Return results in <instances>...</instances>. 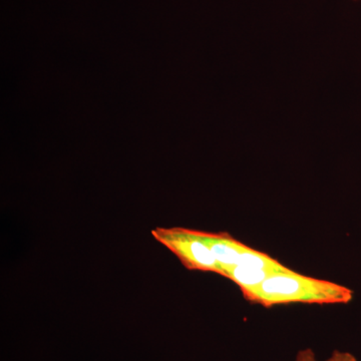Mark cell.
<instances>
[{
  "mask_svg": "<svg viewBox=\"0 0 361 361\" xmlns=\"http://www.w3.org/2000/svg\"><path fill=\"white\" fill-rule=\"evenodd\" d=\"M151 233L156 241L175 254L188 270L212 272L224 276V271L211 249L199 236L198 230L157 227Z\"/></svg>",
  "mask_w": 361,
  "mask_h": 361,
  "instance_id": "obj_2",
  "label": "cell"
},
{
  "mask_svg": "<svg viewBox=\"0 0 361 361\" xmlns=\"http://www.w3.org/2000/svg\"><path fill=\"white\" fill-rule=\"evenodd\" d=\"M294 361H318L312 349L305 348L297 353ZM324 361H357L355 355L349 353L336 350L329 358Z\"/></svg>",
  "mask_w": 361,
  "mask_h": 361,
  "instance_id": "obj_5",
  "label": "cell"
},
{
  "mask_svg": "<svg viewBox=\"0 0 361 361\" xmlns=\"http://www.w3.org/2000/svg\"><path fill=\"white\" fill-rule=\"evenodd\" d=\"M199 236L211 249L216 260L223 271L226 272L234 266L243 263L247 254L251 251L250 247L233 238L229 233H209L198 231Z\"/></svg>",
  "mask_w": 361,
  "mask_h": 361,
  "instance_id": "obj_3",
  "label": "cell"
},
{
  "mask_svg": "<svg viewBox=\"0 0 361 361\" xmlns=\"http://www.w3.org/2000/svg\"><path fill=\"white\" fill-rule=\"evenodd\" d=\"M270 275L273 274L268 271L255 269L246 266H234L227 270L225 277L229 278L234 283L238 285L243 295H246L262 283Z\"/></svg>",
  "mask_w": 361,
  "mask_h": 361,
  "instance_id": "obj_4",
  "label": "cell"
},
{
  "mask_svg": "<svg viewBox=\"0 0 361 361\" xmlns=\"http://www.w3.org/2000/svg\"><path fill=\"white\" fill-rule=\"evenodd\" d=\"M244 297L264 307L295 302L346 304L353 300V291L334 282L305 276L291 270L270 275Z\"/></svg>",
  "mask_w": 361,
  "mask_h": 361,
  "instance_id": "obj_1",
  "label": "cell"
}]
</instances>
